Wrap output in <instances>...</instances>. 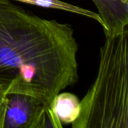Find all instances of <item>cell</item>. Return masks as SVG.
I'll return each mask as SVG.
<instances>
[{"instance_id":"5","label":"cell","mask_w":128,"mask_h":128,"mask_svg":"<svg viewBox=\"0 0 128 128\" xmlns=\"http://www.w3.org/2000/svg\"><path fill=\"white\" fill-rule=\"evenodd\" d=\"M62 125L73 124L80 112V101L78 98L69 92H59L50 104Z\"/></svg>"},{"instance_id":"4","label":"cell","mask_w":128,"mask_h":128,"mask_svg":"<svg viewBox=\"0 0 128 128\" xmlns=\"http://www.w3.org/2000/svg\"><path fill=\"white\" fill-rule=\"evenodd\" d=\"M104 22V32L120 33L128 26V0H92Z\"/></svg>"},{"instance_id":"7","label":"cell","mask_w":128,"mask_h":128,"mask_svg":"<svg viewBox=\"0 0 128 128\" xmlns=\"http://www.w3.org/2000/svg\"><path fill=\"white\" fill-rule=\"evenodd\" d=\"M7 106L6 94L0 92V128H3Z\"/></svg>"},{"instance_id":"1","label":"cell","mask_w":128,"mask_h":128,"mask_svg":"<svg viewBox=\"0 0 128 128\" xmlns=\"http://www.w3.org/2000/svg\"><path fill=\"white\" fill-rule=\"evenodd\" d=\"M72 26L0 0V92L23 93L49 106L78 80Z\"/></svg>"},{"instance_id":"3","label":"cell","mask_w":128,"mask_h":128,"mask_svg":"<svg viewBox=\"0 0 128 128\" xmlns=\"http://www.w3.org/2000/svg\"><path fill=\"white\" fill-rule=\"evenodd\" d=\"M6 99L3 128H40L42 116L48 106L23 93H8Z\"/></svg>"},{"instance_id":"6","label":"cell","mask_w":128,"mask_h":128,"mask_svg":"<svg viewBox=\"0 0 128 128\" xmlns=\"http://www.w3.org/2000/svg\"><path fill=\"white\" fill-rule=\"evenodd\" d=\"M12 1H16L22 3H26L44 8H52V9H56V10H64L67 12H70L76 14H80L82 16H85L89 18H92L97 22H98L102 26H104V22L100 17L99 14L91 11L89 10H86L85 8L69 4L68 2L61 1V0H12Z\"/></svg>"},{"instance_id":"2","label":"cell","mask_w":128,"mask_h":128,"mask_svg":"<svg viewBox=\"0 0 128 128\" xmlns=\"http://www.w3.org/2000/svg\"><path fill=\"white\" fill-rule=\"evenodd\" d=\"M97 78L73 128H128V29L104 32Z\"/></svg>"}]
</instances>
